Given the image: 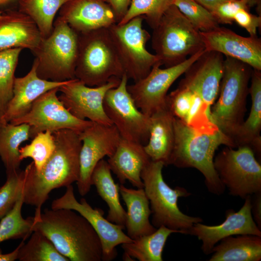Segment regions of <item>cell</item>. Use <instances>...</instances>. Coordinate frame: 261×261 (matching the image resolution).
<instances>
[{
	"label": "cell",
	"mask_w": 261,
	"mask_h": 261,
	"mask_svg": "<svg viewBox=\"0 0 261 261\" xmlns=\"http://www.w3.org/2000/svg\"><path fill=\"white\" fill-rule=\"evenodd\" d=\"M22 242L13 251L4 254L0 248V261H14L18 259V255Z\"/></svg>",
	"instance_id": "obj_44"
},
{
	"label": "cell",
	"mask_w": 261,
	"mask_h": 261,
	"mask_svg": "<svg viewBox=\"0 0 261 261\" xmlns=\"http://www.w3.org/2000/svg\"><path fill=\"white\" fill-rule=\"evenodd\" d=\"M174 4L200 32L209 31L219 27L213 14L194 0H174Z\"/></svg>",
	"instance_id": "obj_37"
},
{
	"label": "cell",
	"mask_w": 261,
	"mask_h": 261,
	"mask_svg": "<svg viewBox=\"0 0 261 261\" xmlns=\"http://www.w3.org/2000/svg\"><path fill=\"white\" fill-rule=\"evenodd\" d=\"M237 211L229 209L226 212V219L221 224L210 226L195 223L188 234L196 236L202 242L201 249L206 255L212 252L214 247L222 239L231 236L252 234L261 236V230L254 221L251 211L250 196Z\"/></svg>",
	"instance_id": "obj_17"
},
{
	"label": "cell",
	"mask_w": 261,
	"mask_h": 261,
	"mask_svg": "<svg viewBox=\"0 0 261 261\" xmlns=\"http://www.w3.org/2000/svg\"><path fill=\"white\" fill-rule=\"evenodd\" d=\"M16 0H0V8L5 7Z\"/></svg>",
	"instance_id": "obj_47"
},
{
	"label": "cell",
	"mask_w": 261,
	"mask_h": 261,
	"mask_svg": "<svg viewBox=\"0 0 261 261\" xmlns=\"http://www.w3.org/2000/svg\"><path fill=\"white\" fill-rule=\"evenodd\" d=\"M30 126L27 124L14 125L10 123L0 126V157L6 175L19 170L22 161L19 146L29 139Z\"/></svg>",
	"instance_id": "obj_30"
},
{
	"label": "cell",
	"mask_w": 261,
	"mask_h": 261,
	"mask_svg": "<svg viewBox=\"0 0 261 261\" xmlns=\"http://www.w3.org/2000/svg\"><path fill=\"white\" fill-rule=\"evenodd\" d=\"M124 74L108 28L78 34L76 78L87 86L97 87Z\"/></svg>",
	"instance_id": "obj_6"
},
{
	"label": "cell",
	"mask_w": 261,
	"mask_h": 261,
	"mask_svg": "<svg viewBox=\"0 0 261 261\" xmlns=\"http://www.w3.org/2000/svg\"><path fill=\"white\" fill-rule=\"evenodd\" d=\"M252 68L234 58L226 57L219 98L211 107L213 123L236 148L235 140L246 111V98Z\"/></svg>",
	"instance_id": "obj_4"
},
{
	"label": "cell",
	"mask_w": 261,
	"mask_h": 261,
	"mask_svg": "<svg viewBox=\"0 0 261 261\" xmlns=\"http://www.w3.org/2000/svg\"><path fill=\"white\" fill-rule=\"evenodd\" d=\"M58 17L78 34L117 23L113 10L103 0H70L60 8Z\"/></svg>",
	"instance_id": "obj_20"
},
{
	"label": "cell",
	"mask_w": 261,
	"mask_h": 261,
	"mask_svg": "<svg viewBox=\"0 0 261 261\" xmlns=\"http://www.w3.org/2000/svg\"><path fill=\"white\" fill-rule=\"evenodd\" d=\"M6 176V182L0 187V220L11 210L22 193L24 171Z\"/></svg>",
	"instance_id": "obj_38"
},
{
	"label": "cell",
	"mask_w": 261,
	"mask_h": 261,
	"mask_svg": "<svg viewBox=\"0 0 261 261\" xmlns=\"http://www.w3.org/2000/svg\"><path fill=\"white\" fill-rule=\"evenodd\" d=\"M251 84L249 93L251 98V106L247 119L244 121L235 140L238 147L246 145L250 147L258 157L261 152V72L253 69Z\"/></svg>",
	"instance_id": "obj_26"
},
{
	"label": "cell",
	"mask_w": 261,
	"mask_h": 261,
	"mask_svg": "<svg viewBox=\"0 0 261 261\" xmlns=\"http://www.w3.org/2000/svg\"><path fill=\"white\" fill-rule=\"evenodd\" d=\"M82 141L80 152V174L76 182L78 191L84 196L89 191L91 176L97 164L105 156L114 153L121 136L114 125L93 122L79 132Z\"/></svg>",
	"instance_id": "obj_16"
},
{
	"label": "cell",
	"mask_w": 261,
	"mask_h": 261,
	"mask_svg": "<svg viewBox=\"0 0 261 261\" xmlns=\"http://www.w3.org/2000/svg\"><path fill=\"white\" fill-rule=\"evenodd\" d=\"M103 0L107 3L113 10L116 15L117 23L119 22L125 15L131 1V0Z\"/></svg>",
	"instance_id": "obj_42"
},
{
	"label": "cell",
	"mask_w": 261,
	"mask_h": 261,
	"mask_svg": "<svg viewBox=\"0 0 261 261\" xmlns=\"http://www.w3.org/2000/svg\"><path fill=\"white\" fill-rule=\"evenodd\" d=\"M246 5L249 7H252L256 5L259 4L261 0H243Z\"/></svg>",
	"instance_id": "obj_46"
},
{
	"label": "cell",
	"mask_w": 261,
	"mask_h": 261,
	"mask_svg": "<svg viewBox=\"0 0 261 261\" xmlns=\"http://www.w3.org/2000/svg\"><path fill=\"white\" fill-rule=\"evenodd\" d=\"M152 46L162 65L178 64L204 49L200 31L174 5L170 6L153 29Z\"/></svg>",
	"instance_id": "obj_7"
},
{
	"label": "cell",
	"mask_w": 261,
	"mask_h": 261,
	"mask_svg": "<svg viewBox=\"0 0 261 261\" xmlns=\"http://www.w3.org/2000/svg\"><path fill=\"white\" fill-rule=\"evenodd\" d=\"M23 191L13 208L0 220V243L8 240L26 239L32 232L33 217L22 215Z\"/></svg>",
	"instance_id": "obj_34"
},
{
	"label": "cell",
	"mask_w": 261,
	"mask_h": 261,
	"mask_svg": "<svg viewBox=\"0 0 261 261\" xmlns=\"http://www.w3.org/2000/svg\"><path fill=\"white\" fill-rule=\"evenodd\" d=\"M78 52V34L58 17L51 34L43 38L33 53L36 57L37 75L55 82L75 78Z\"/></svg>",
	"instance_id": "obj_8"
},
{
	"label": "cell",
	"mask_w": 261,
	"mask_h": 261,
	"mask_svg": "<svg viewBox=\"0 0 261 261\" xmlns=\"http://www.w3.org/2000/svg\"><path fill=\"white\" fill-rule=\"evenodd\" d=\"M200 34L206 51L219 52L261 71V40L257 36L243 37L220 26Z\"/></svg>",
	"instance_id": "obj_18"
},
{
	"label": "cell",
	"mask_w": 261,
	"mask_h": 261,
	"mask_svg": "<svg viewBox=\"0 0 261 261\" xmlns=\"http://www.w3.org/2000/svg\"><path fill=\"white\" fill-rule=\"evenodd\" d=\"M53 134L55 149L42 169L36 172L32 162L23 170V202L35 207L34 220L40 217L52 190L72 185L79 177L82 141L79 132L62 129Z\"/></svg>",
	"instance_id": "obj_1"
},
{
	"label": "cell",
	"mask_w": 261,
	"mask_h": 261,
	"mask_svg": "<svg viewBox=\"0 0 261 261\" xmlns=\"http://www.w3.org/2000/svg\"><path fill=\"white\" fill-rule=\"evenodd\" d=\"M120 79L114 77L101 86L89 87L75 78L58 88L61 94L58 97L65 108L77 118L113 125L105 113L103 101L107 92L116 87Z\"/></svg>",
	"instance_id": "obj_15"
},
{
	"label": "cell",
	"mask_w": 261,
	"mask_h": 261,
	"mask_svg": "<svg viewBox=\"0 0 261 261\" xmlns=\"http://www.w3.org/2000/svg\"><path fill=\"white\" fill-rule=\"evenodd\" d=\"M224 61L222 54L205 50L186 71L179 85L199 95L211 109L219 93Z\"/></svg>",
	"instance_id": "obj_19"
},
{
	"label": "cell",
	"mask_w": 261,
	"mask_h": 261,
	"mask_svg": "<svg viewBox=\"0 0 261 261\" xmlns=\"http://www.w3.org/2000/svg\"><path fill=\"white\" fill-rule=\"evenodd\" d=\"M144 20L139 16L125 24L116 23L108 28L124 73L134 82L144 78L154 65L161 63L158 56L146 48L151 36L143 28Z\"/></svg>",
	"instance_id": "obj_9"
},
{
	"label": "cell",
	"mask_w": 261,
	"mask_h": 261,
	"mask_svg": "<svg viewBox=\"0 0 261 261\" xmlns=\"http://www.w3.org/2000/svg\"><path fill=\"white\" fill-rule=\"evenodd\" d=\"M164 164L161 161L150 160L142 170L141 177L144 188L149 201L152 215L151 223L156 228L164 226L179 233L188 234L195 223L202 222L199 217L183 213L178 206L181 197L190 195L184 188H171L164 181L162 171Z\"/></svg>",
	"instance_id": "obj_5"
},
{
	"label": "cell",
	"mask_w": 261,
	"mask_h": 261,
	"mask_svg": "<svg viewBox=\"0 0 261 261\" xmlns=\"http://www.w3.org/2000/svg\"><path fill=\"white\" fill-rule=\"evenodd\" d=\"M177 231L161 226L154 232L121 244L123 260L139 261H162V252L168 237Z\"/></svg>",
	"instance_id": "obj_29"
},
{
	"label": "cell",
	"mask_w": 261,
	"mask_h": 261,
	"mask_svg": "<svg viewBox=\"0 0 261 261\" xmlns=\"http://www.w3.org/2000/svg\"><path fill=\"white\" fill-rule=\"evenodd\" d=\"M251 211L253 218L258 227L261 230V191L251 195Z\"/></svg>",
	"instance_id": "obj_43"
},
{
	"label": "cell",
	"mask_w": 261,
	"mask_h": 261,
	"mask_svg": "<svg viewBox=\"0 0 261 261\" xmlns=\"http://www.w3.org/2000/svg\"><path fill=\"white\" fill-rule=\"evenodd\" d=\"M174 132V144L168 165L197 169L203 175L210 192L223 194L226 188L214 168V157L220 145L234 148L231 141L219 130L212 134L203 133L175 117Z\"/></svg>",
	"instance_id": "obj_3"
},
{
	"label": "cell",
	"mask_w": 261,
	"mask_h": 261,
	"mask_svg": "<svg viewBox=\"0 0 261 261\" xmlns=\"http://www.w3.org/2000/svg\"><path fill=\"white\" fill-rule=\"evenodd\" d=\"M205 51V49L200 50L181 63L164 69L160 68V62L157 63L144 78L128 85L127 89L137 108L150 116L165 106L171 86Z\"/></svg>",
	"instance_id": "obj_12"
},
{
	"label": "cell",
	"mask_w": 261,
	"mask_h": 261,
	"mask_svg": "<svg viewBox=\"0 0 261 261\" xmlns=\"http://www.w3.org/2000/svg\"><path fill=\"white\" fill-rule=\"evenodd\" d=\"M174 116L166 105L150 116L149 137L144 149L150 159L168 165L174 141Z\"/></svg>",
	"instance_id": "obj_24"
},
{
	"label": "cell",
	"mask_w": 261,
	"mask_h": 261,
	"mask_svg": "<svg viewBox=\"0 0 261 261\" xmlns=\"http://www.w3.org/2000/svg\"><path fill=\"white\" fill-rule=\"evenodd\" d=\"M174 0H131L123 17L117 24H123L131 19L142 16L149 26L155 28Z\"/></svg>",
	"instance_id": "obj_35"
},
{
	"label": "cell",
	"mask_w": 261,
	"mask_h": 261,
	"mask_svg": "<svg viewBox=\"0 0 261 261\" xmlns=\"http://www.w3.org/2000/svg\"><path fill=\"white\" fill-rule=\"evenodd\" d=\"M22 49L14 48L0 51V126L6 124L3 116L13 96L14 72Z\"/></svg>",
	"instance_id": "obj_32"
},
{
	"label": "cell",
	"mask_w": 261,
	"mask_h": 261,
	"mask_svg": "<svg viewBox=\"0 0 261 261\" xmlns=\"http://www.w3.org/2000/svg\"><path fill=\"white\" fill-rule=\"evenodd\" d=\"M43 37L33 20L18 11L7 10L0 15V51L27 48L33 53Z\"/></svg>",
	"instance_id": "obj_22"
},
{
	"label": "cell",
	"mask_w": 261,
	"mask_h": 261,
	"mask_svg": "<svg viewBox=\"0 0 261 261\" xmlns=\"http://www.w3.org/2000/svg\"><path fill=\"white\" fill-rule=\"evenodd\" d=\"M128 80L124 73L118 85L107 92L103 108L121 137L145 145L149 137L150 116L136 106L127 89Z\"/></svg>",
	"instance_id": "obj_11"
},
{
	"label": "cell",
	"mask_w": 261,
	"mask_h": 261,
	"mask_svg": "<svg viewBox=\"0 0 261 261\" xmlns=\"http://www.w3.org/2000/svg\"><path fill=\"white\" fill-rule=\"evenodd\" d=\"M69 0H19L18 10L33 20L44 38L52 31L57 13Z\"/></svg>",
	"instance_id": "obj_31"
},
{
	"label": "cell",
	"mask_w": 261,
	"mask_h": 261,
	"mask_svg": "<svg viewBox=\"0 0 261 261\" xmlns=\"http://www.w3.org/2000/svg\"><path fill=\"white\" fill-rule=\"evenodd\" d=\"M234 21L244 28L250 36H256L257 30L261 26V17L250 14L248 10L242 9L234 15Z\"/></svg>",
	"instance_id": "obj_41"
},
{
	"label": "cell",
	"mask_w": 261,
	"mask_h": 261,
	"mask_svg": "<svg viewBox=\"0 0 261 261\" xmlns=\"http://www.w3.org/2000/svg\"><path fill=\"white\" fill-rule=\"evenodd\" d=\"M66 188L65 193L52 201L51 209L73 210L82 216L92 226L101 240L102 261L114 260L117 255L116 246L132 241L124 232L125 227L108 221L104 218L102 209L93 208L85 198H82L78 202L74 196L72 185Z\"/></svg>",
	"instance_id": "obj_14"
},
{
	"label": "cell",
	"mask_w": 261,
	"mask_h": 261,
	"mask_svg": "<svg viewBox=\"0 0 261 261\" xmlns=\"http://www.w3.org/2000/svg\"><path fill=\"white\" fill-rule=\"evenodd\" d=\"M91 184L108 206L106 218L125 227L126 211L120 202L119 185L114 182L107 161L102 159L97 164L91 176Z\"/></svg>",
	"instance_id": "obj_27"
},
{
	"label": "cell",
	"mask_w": 261,
	"mask_h": 261,
	"mask_svg": "<svg viewBox=\"0 0 261 261\" xmlns=\"http://www.w3.org/2000/svg\"><path fill=\"white\" fill-rule=\"evenodd\" d=\"M32 229L46 236L69 261H102L98 234L87 220L73 210L46 209L34 220Z\"/></svg>",
	"instance_id": "obj_2"
},
{
	"label": "cell",
	"mask_w": 261,
	"mask_h": 261,
	"mask_svg": "<svg viewBox=\"0 0 261 261\" xmlns=\"http://www.w3.org/2000/svg\"><path fill=\"white\" fill-rule=\"evenodd\" d=\"M237 148L226 146L214 159V166L229 194L245 199L261 191V165L250 147Z\"/></svg>",
	"instance_id": "obj_10"
},
{
	"label": "cell",
	"mask_w": 261,
	"mask_h": 261,
	"mask_svg": "<svg viewBox=\"0 0 261 261\" xmlns=\"http://www.w3.org/2000/svg\"><path fill=\"white\" fill-rule=\"evenodd\" d=\"M53 133L45 131L38 133L32 138L29 144L19 148L20 159L22 161L28 158L33 160L34 169L40 171L55 149Z\"/></svg>",
	"instance_id": "obj_36"
},
{
	"label": "cell",
	"mask_w": 261,
	"mask_h": 261,
	"mask_svg": "<svg viewBox=\"0 0 261 261\" xmlns=\"http://www.w3.org/2000/svg\"><path fill=\"white\" fill-rule=\"evenodd\" d=\"M2 12V11H0V14H1Z\"/></svg>",
	"instance_id": "obj_48"
},
{
	"label": "cell",
	"mask_w": 261,
	"mask_h": 261,
	"mask_svg": "<svg viewBox=\"0 0 261 261\" xmlns=\"http://www.w3.org/2000/svg\"><path fill=\"white\" fill-rule=\"evenodd\" d=\"M119 192L127 211L125 227L131 239L150 234L157 229L149 220L151 211L144 188L136 189L119 185Z\"/></svg>",
	"instance_id": "obj_25"
},
{
	"label": "cell",
	"mask_w": 261,
	"mask_h": 261,
	"mask_svg": "<svg viewBox=\"0 0 261 261\" xmlns=\"http://www.w3.org/2000/svg\"><path fill=\"white\" fill-rule=\"evenodd\" d=\"M36 67V62L34 60L30 70L26 75L15 78L13 96L3 116L5 123L22 116L41 95L52 89L59 87L70 80L55 82L42 79L37 75Z\"/></svg>",
	"instance_id": "obj_21"
},
{
	"label": "cell",
	"mask_w": 261,
	"mask_h": 261,
	"mask_svg": "<svg viewBox=\"0 0 261 261\" xmlns=\"http://www.w3.org/2000/svg\"><path fill=\"white\" fill-rule=\"evenodd\" d=\"M108 158L110 169L121 184L128 180L137 188H144L141 172L151 160L144 145L121 137L114 153Z\"/></svg>",
	"instance_id": "obj_23"
},
{
	"label": "cell",
	"mask_w": 261,
	"mask_h": 261,
	"mask_svg": "<svg viewBox=\"0 0 261 261\" xmlns=\"http://www.w3.org/2000/svg\"><path fill=\"white\" fill-rule=\"evenodd\" d=\"M21 242L18 260L20 261H70L61 254L44 234L33 231L29 240Z\"/></svg>",
	"instance_id": "obj_33"
},
{
	"label": "cell",
	"mask_w": 261,
	"mask_h": 261,
	"mask_svg": "<svg viewBox=\"0 0 261 261\" xmlns=\"http://www.w3.org/2000/svg\"><path fill=\"white\" fill-rule=\"evenodd\" d=\"M248 8L243 0H229L218 4L211 13L219 24H232L236 13Z\"/></svg>",
	"instance_id": "obj_40"
},
{
	"label": "cell",
	"mask_w": 261,
	"mask_h": 261,
	"mask_svg": "<svg viewBox=\"0 0 261 261\" xmlns=\"http://www.w3.org/2000/svg\"><path fill=\"white\" fill-rule=\"evenodd\" d=\"M211 12L220 3L229 0H194Z\"/></svg>",
	"instance_id": "obj_45"
},
{
	"label": "cell",
	"mask_w": 261,
	"mask_h": 261,
	"mask_svg": "<svg viewBox=\"0 0 261 261\" xmlns=\"http://www.w3.org/2000/svg\"><path fill=\"white\" fill-rule=\"evenodd\" d=\"M213 248L209 261H260L261 236L252 234L231 236Z\"/></svg>",
	"instance_id": "obj_28"
},
{
	"label": "cell",
	"mask_w": 261,
	"mask_h": 261,
	"mask_svg": "<svg viewBox=\"0 0 261 261\" xmlns=\"http://www.w3.org/2000/svg\"><path fill=\"white\" fill-rule=\"evenodd\" d=\"M195 95V93L180 85L167 95L166 103L174 117L185 121L193 105Z\"/></svg>",
	"instance_id": "obj_39"
},
{
	"label": "cell",
	"mask_w": 261,
	"mask_h": 261,
	"mask_svg": "<svg viewBox=\"0 0 261 261\" xmlns=\"http://www.w3.org/2000/svg\"><path fill=\"white\" fill-rule=\"evenodd\" d=\"M58 88L41 95L28 112L9 123L28 124L30 126L29 138L31 139L41 132L53 133L59 130L69 129L80 132L89 126L93 122L77 118L65 108L57 96Z\"/></svg>",
	"instance_id": "obj_13"
}]
</instances>
